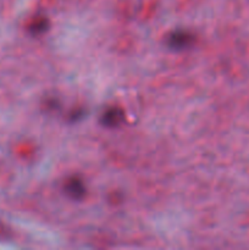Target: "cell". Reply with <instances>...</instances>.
I'll return each instance as SVG.
<instances>
[{
	"label": "cell",
	"instance_id": "6da1fadb",
	"mask_svg": "<svg viewBox=\"0 0 249 250\" xmlns=\"http://www.w3.org/2000/svg\"><path fill=\"white\" fill-rule=\"evenodd\" d=\"M193 39H194V37L192 33L180 29V31H175L168 36L167 46L172 50H183V49H187L188 46L192 45Z\"/></svg>",
	"mask_w": 249,
	"mask_h": 250
},
{
	"label": "cell",
	"instance_id": "7a4b0ae2",
	"mask_svg": "<svg viewBox=\"0 0 249 250\" xmlns=\"http://www.w3.org/2000/svg\"><path fill=\"white\" fill-rule=\"evenodd\" d=\"M124 112L117 107H110L102 115V124L106 127H117L124 122Z\"/></svg>",
	"mask_w": 249,
	"mask_h": 250
},
{
	"label": "cell",
	"instance_id": "3957f363",
	"mask_svg": "<svg viewBox=\"0 0 249 250\" xmlns=\"http://www.w3.org/2000/svg\"><path fill=\"white\" fill-rule=\"evenodd\" d=\"M65 192L70 195L73 199H80L84 195L85 187L82 183V181L78 180V178H71L70 181H67L65 186Z\"/></svg>",
	"mask_w": 249,
	"mask_h": 250
},
{
	"label": "cell",
	"instance_id": "277c9868",
	"mask_svg": "<svg viewBox=\"0 0 249 250\" xmlns=\"http://www.w3.org/2000/svg\"><path fill=\"white\" fill-rule=\"evenodd\" d=\"M33 28L36 33H43V32H45L46 28H48V21L42 19L41 21H38L37 23L33 24Z\"/></svg>",
	"mask_w": 249,
	"mask_h": 250
}]
</instances>
